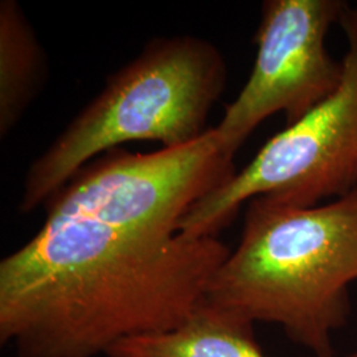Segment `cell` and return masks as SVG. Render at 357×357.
<instances>
[{
	"mask_svg": "<svg viewBox=\"0 0 357 357\" xmlns=\"http://www.w3.org/2000/svg\"><path fill=\"white\" fill-rule=\"evenodd\" d=\"M227 81V63L212 43L188 35L153 38L29 166L19 209L29 213L45 204L78 169L128 142L176 149L199 141Z\"/></svg>",
	"mask_w": 357,
	"mask_h": 357,
	"instance_id": "3",
	"label": "cell"
},
{
	"mask_svg": "<svg viewBox=\"0 0 357 357\" xmlns=\"http://www.w3.org/2000/svg\"><path fill=\"white\" fill-rule=\"evenodd\" d=\"M236 174L215 128L176 149L102 153L45 202V222H84L134 233L175 234L206 193Z\"/></svg>",
	"mask_w": 357,
	"mask_h": 357,
	"instance_id": "5",
	"label": "cell"
},
{
	"mask_svg": "<svg viewBox=\"0 0 357 357\" xmlns=\"http://www.w3.org/2000/svg\"><path fill=\"white\" fill-rule=\"evenodd\" d=\"M45 56L16 0L0 3V135L7 137L33 101L45 76Z\"/></svg>",
	"mask_w": 357,
	"mask_h": 357,
	"instance_id": "8",
	"label": "cell"
},
{
	"mask_svg": "<svg viewBox=\"0 0 357 357\" xmlns=\"http://www.w3.org/2000/svg\"><path fill=\"white\" fill-rule=\"evenodd\" d=\"M106 356L268 357L255 340L253 321L206 302L178 328L122 340ZM345 357H357V349Z\"/></svg>",
	"mask_w": 357,
	"mask_h": 357,
	"instance_id": "7",
	"label": "cell"
},
{
	"mask_svg": "<svg viewBox=\"0 0 357 357\" xmlns=\"http://www.w3.org/2000/svg\"><path fill=\"white\" fill-rule=\"evenodd\" d=\"M339 26L347 40L339 86L271 137L240 172L192 205L180 221V233L217 237L258 196L308 208L356 190L357 7L347 6Z\"/></svg>",
	"mask_w": 357,
	"mask_h": 357,
	"instance_id": "4",
	"label": "cell"
},
{
	"mask_svg": "<svg viewBox=\"0 0 357 357\" xmlns=\"http://www.w3.org/2000/svg\"><path fill=\"white\" fill-rule=\"evenodd\" d=\"M229 253L218 237L44 221L0 262V343L17 357H97L172 331Z\"/></svg>",
	"mask_w": 357,
	"mask_h": 357,
	"instance_id": "1",
	"label": "cell"
},
{
	"mask_svg": "<svg viewBox=\"0 0 357 357\" xmlns=\"http://www.w3.org/2000/svg\"><path fill=\"white\" fill-rule=\"evenodd\" d=\"M347 6L343 0L264 1L252 73L215 128L225 156L233 159L268 116L283 113L286 126L293 125L336 90L343 61L332 57L326 40Z\"/></svg>",
	"mask_w": 357,
	"mask_h": 357,
	"instance_id": "6",
	"label": "cell"
},
{
	"mask_svg": "<svg viewBox=\"0 0 357 357\" xmlns=\"http://www.w3.org/2000/svg\"><path fill=\"white\" fill-rule=\"evenodd\" d=\"M357 281V188L298 208L268 196L249 202L240 243L218 268L204 302L280 326L315 357H333Z\"/></svg>",
	"mask_w": 357,
	"mask_h": 357,
	"instance_id": "2",
	"label": "cell"
}]
</instances>
